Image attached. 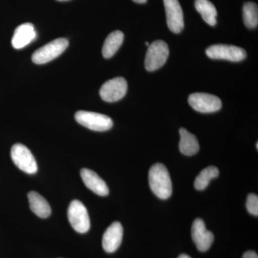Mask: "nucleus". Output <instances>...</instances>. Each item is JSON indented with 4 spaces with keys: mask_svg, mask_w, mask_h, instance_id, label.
I'll return each mask as SVG.
<instances>
[{
    "mask_svg": "<svg viewBox=\"0 0 258 258\" xmlns=\"http://www.w3.org/2000/svg\"><path fill=\"white\" fill-rule=\"evenodd\" d=\"M149 185L156 196L161 200H167L172 194V183L169 171L164 164H156L151 167L149 173Z\"/></svg>",
    "mask_w": 258,
    "mask_h": 258,
    "instance_id": "obj_1",
    "label": "nucleus"
},
{
    "mask_svg": "<svg viewBox=\"0 0 258 258\" xmlns=\"http://www.w3.org/2000/svg\"><path fill=\"white\" fill-rule=\"evenodd\" d=\"M75 118L80 124L95 132H106L113 125L109 116L95 112L79 111L76 113Z\"/></svg>",
    "mask_w": 258,
    "mask_h": 258,
    "instance_id": "obj_2",
    "label": "nucleus"
},
{
    "mask_svg": "<svg viewBox=\"0 0 258 258\" xmlns=\"http://www.w3.org/2000/svg\"><path fill=\"white\" fill-rule=\"evenodd\" d=\"M169 55V47L163 40H158L149 45L146 54L145 68L149 72L162 67Z\"/></svg>",
    "mask_w": 258,
    "mask_h": 258,
    "instance_id": "obj_3",
    "label": "nucleus"
},
{
    "mask_svg": "<svg viewBox=\"0 0 258 258\" xmlns=\"http://www.w3.org/2000/svg\"><path fill=\"white\" fill-rule=\"evenodd\" d=\"M69 45L67 39H55L35 51L32 55V60L38 64L47 63L60 55Z\"/></svg>",
    "mask_w": 258,
    "mask_h": 258,
    "instance_id": "obj_4",
    "label": "nucleus"
},
{
    "mask_svg": "<svg viewBox=\"0 0 258 258\" xmlns=\"http://www.w3.org/2000/svg\"><path fill=\"white\" fill-rule=\"evenodd\" d=\"M68 217L73 228L79 233H86L91 227L89 215L85 205L79 200H74L68 210Z\"/></svg>",
    "mask_w": 258,
    "mask_h": 258,
    "instance_id": "obj_5",
    "label": "nucleus"
},
{
    "mask_svg": "<svg viewBox=\"0 0 258 258\" xmlns=\"http://www.w3.org/2000/svg\"><path fill=\"white\" fill-rule=\"evenodd\" d=\"M11 157L15 165L27 174H33L37 171L35 157L28 148L22 144H16L11 149Z\"/></svg>",
    "mask_w": 258,
    "mask_h": 258,
    "instance_id": "obj_6",
    "label": "nucleus"
},
{
    "mask_svg": "<svg viewBox=\"0 0 258 258\" xmlns=\"http://www.w3.org/2000/svg\"><path fill=\"white\" fill-rule=\"evenodd\" d=\"M190 106L200 113H214L222 108V101L218 97L206 93H195L188 98Z\"/></svg>",
    "mask_w": 258,
    "mask_h": 258,
    "instance_id": "obj_7",
    "label": "nucleus"
},
{
    "mask_svg": "<svg viewBox=\"0 0 258 258\" xmlns=\"http://www.w3.org/2000/svg\"><path fill=\"white\" fill-rule=\"evenodd\" d=\"M207 55L215 60H227L240 62L245 59L247 54L244 49L235 45H213L206 50Z\"/></svg>",
    "mask_w": 258,
    "mask_h": 258,
    "instance_id": "obj_8",
    "label": "nucleus"
},
{
    "mask_svg": "<svg viewBox=\"0 0 258 258\" xmlns=\"http://www.w3.org/2000/svg\"><path fill=\"white\" fill-rule=\"evenodd\" d=\"M128 89V84L122 77L106 81L100 89V96L102 99L108 103L118 101L125 96Z\"/></svg>",
    "mask_w": 258,
    "mask_h": 258,
    "instance_id": "obj_9",
    "label": "nucleus"
},
{
    "mask_svg": "<svg viewBox=\"0 0 258 258\" xmlns=\"http://www.w3.org/2000/svg\"><path fill=\"white\" fill-rule=\"evenodd\" d=\"M168 28L174 33L182 31L184 27V15L178 0H164Z\"/></svg>",
    "mask_w": 258,
    "mask_h": 258,
    "instance_id": "obj_10",
    "label": "nucleus"
},
{
    "mask_svg": "<svg viewBox=\"0 0 258 258\" xmlns=\"http://www.w3.org/2000/svg\"><path fill=\"white\" fill-rule=\"evenodd\" d=\"M191 238L200 252L208 251L214 242L213 233L207 230L205 222L200 218L196 219L191 226Z\"/></svg>",
    "mask_w": 258,
    "mask_h": 258,
    "instance_id": "obj_11",
    "label": "nucleus"
},
{
    "mask_svg": "<svg viewBox=\"0 0 258 258\" xmlns=\"http://www.w3.org/2000/svg\"><path fill=\"white\" fill-rule=\"evenodd\" d=\"M123 234V227L120 222H115L112 223L107 228L103 236L102 244L104 250L108 253L116 251L121 244Z\"/></svg>",
    "mask_w": 258,
    "mask_h": 258,
    "instance_id": "obj_12",
    "label": "nucleus"
},
{
    "mask_svg": "<svg viewBox=\"0 0 258 258\" xmlns=\"http://www.w3.org/2000/svg\"><path fill=\"white\" fill-rule=\"evenodd\" d=\"M81 176L85 185L93 192L99 196H107L109 193L106 183L95 171L88 169H83Z\"/></svg>",
    "mask_w": 258,
    "mask_h": 258,
    "instance_id": "obj_13",
    "label": "nucleus"
},
{
    "mask_svg": "<svg viewBox=\"0 0 258 258\" xmlns=\"http://www.w3.org/2000/svg\"><path fill=\"white\" fill-rule=\"evenodd\" d=\"M36 36V32L32 24H23L15 30L14 35L12 39V45L18 50L23 48L33 41Z\"/></svg>",
    "mask_w": 258,
    "mask_h": 258,
    "instance_id": "obj_14",
    "label": "nucleus"
},
{
    "mask_svg": "<svg viewBox=\"0 0 258 258\" xmlns=\"http://www.w3.org/2000/svg\"><path fill=\"white\" fill-rule=\"evenodd\" d=\"M180 142L179 151L186 156H193L200 150V144L198 139L194 134L189 133L186 128L179 130Z\"/></svg>",
    "mask_w": 258,
    "mask_h": 258,
    "instance_id": "obj_15",
    "label": "nucleus"
},
{
    "mask_svg": "<svg viewBox=\"0 0 258 258\" xmlns=\"http://www.w3.org/2000/svg\"><path fill=\"white\" fill-rule=\"evenodd\" d=\"M30 208L32 212L40 218H47L51 214V208L46 200L36 191L28 194Z\"/></svg>",
    "mask_w": 258,
    "mask_h": 258,
    "instance_id": "obj_16",
    "label": "nucleus"
},
{
    "mask_svg": "<svg viewBox=\"0 0 258 258\" xmlns=\"http://www.w3.org/2000/svg\"><path fill=\"white\" fill-rule=\"evenodd\" d=\"M124 39L123 32L116 30L110 33L106 37L102 49V54L105 58H111L122 45Z\"/></svg>",
    "mask_w": 258,
    "mask_h": 258,
    "instance_id": "obj_17",
    "label": "nucleus"
},
{
    "mask_svg": "<svg viewBox=\"0 0 258 258\" xmlns=\"http://www.w3.org/2000/svg\"><path fill=\"white\" fill-rule=\"evenodd\" d=\"M195 8L202 15V18L210 26L217 24V10L215 5L209 0H195Z\"/></svg>",
    "mask_w": 258,
    "mask_h": 258,
    "instance_id": "obj_18",
    "label": "nucleus"
},
{
    "mask_svg": "<svg viewBox=\"0 0 258 258\" xmlns=\"http://www.w3.org/2000/svg\"><path fill=\"white\" fill-rule=\"evenodd\" d=\"M219 174H220V171L216 166H210L205 168L195 179V189L200 190V191L206 189L210 184V181L217 178L219 176Z\"/></svg>",
    "mask_w": 258,
    "mask_h": 258,
    "instance_id": "obj_19",
    "label": "nucleus"
},
{
    "mask_svg": "<svg viewBox=\"0 0 258 258\" xmlns=\"http://www.w3.org/2000/svg\"><path fill=\"white\" fill-rule=\"evenodd\" d=\"M244 25L249 29L255 28L258 24V9L255 3L249 2L243 6Z\"/></svg>",
    "mask_w": 258,
    "mask_h": 258,
    "instance_id": "obj_20",
    "label": "nucleus"
},
{
    "mask_svg": "<svg viewBox=\"0 0 258 258\" xmlns=\"http://www.w3.org/2000/svg\"><path fill=\"white\" fill-rule=\"evenodd\" d=\"M246 207H247V211L249 214L257 216L258 215V197L254 194H250L248 195L247 199V203H246Z\"/></svg>",
    "mask_w": 258,
    "mask_h": 258,
    "instance_id": "obj_21",
    "label": "nucleus"
},
{
    "mask_svg": "<svg viewBox=\"0 0 258 258\" xmlns=\"http://www.w3.org/2000/svg\"><path fill=\"white\" fill-rule=\"evenodd\" d=\"M242 258H258L257 254L254 251H247L244 252Z\"/></svg>",
    "mask_w": 258,
    "mask_h": 258,
    "instance_id": "obj_22",
    "label": "nucleus"
},
{
    "mask_svg": "<svg viewBox=\"0 0 258 258\" xmlns=\"http://www.w3.org/2000/svg\"><path fill=\"white\" fill-rule=\"evenodd\" d=\"M134 3H138V4H144L147 2V0H133Z\"/></svg>",
    "mask_w": 258,
    "mask_h": 258,
    "instance_id": "obj_23",
    "label": "nucleus"
},
{
    "mask_svg": "<svg viewBox=\"0 0 258 258\" xmlns=\"http://www.w3.org/2000/svg\"><path fill=\"white\" fill-rule=\"evenodd\" d=\"M178 258H191V257H189V256L187 255V254H181V255H179V257H178Z\"/></svg>",
    "mask_w": 258,
    "mask_h": 258,
    "instance_id": "obj_24",
    "label": "nucleus"
},
{
    "mask_svg": "<svg viewBox=\"0 0 258 258\" xmlns=\"http://www.w3.org/2000/svg\"><path fill=\"white\" fill-rule=\"evenodd\" d=\"M145 45H147V46H149V42H146Z\"/></svg>",
    "mask_w": 258,
    "mask_h": 258,
    "instance_id": "obj_25",
    "label": "nucleus"
},
{
    "mask_svg": "<svg viewBox=\"0 0 258 258\" xmlns=\"http://www.w3.org/2000/svg\"><path fill=\"white\" fill-rule=\"evenodd\" d=\"M57 1H59V2H66V1H69V0H57Z\"/></svg>",
    "mask_w": 258,
    "mask_h": 258,
    "instance_id": "obj_26",
    "label": "nucleus"
},
{
    "mask_svg": "<svg viewBox=\"0 0 258 258\" xmlns=\"http://www.w3.org/2000/svg\"><path fill=\"white\" fill-rule=\"evenodd\" d=\"M256 147H257V149H258V143L256 144Z\"/></svg>",
    "mask_w": 258,
    "mask_h": 258,
    "instance_id": "obj_27",
    "label": "nucleus"
}]
</instances>
